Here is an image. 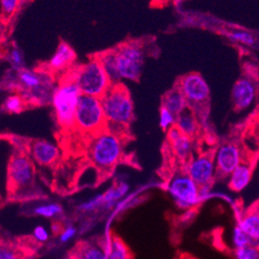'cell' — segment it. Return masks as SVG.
Here are the masks:
<instances>
[{
	"label": "cell",
	"mask_w": 259,
	"mask_h": 259,
	"mask_svg": "<svg viewBox=\"0 0 259 259\" xmlns=\"http://www.w3.org/2000/svg\"><path fill=\"white\" fill-rule=\"evenodd\" d=\"M185 171L199 187H212L216 178L214 156L208 153L192 157L185 165Z\"/></svg>",
	"instance_id": "obj_11"
},
{
	"label": "cell",
	"mask_w": 259,
	"mask_h": 259,
	"mask_svg": "<svg viewBox=\"0 0 259 259\" xmlns=\"http://www.w3.org/2000/svg\"><path fill=\"white\" fill-rule=\"evenodd\" d=\"M167 192L181 210H190L201 202L200 187L185 171L176 172L168 181Z\"/></svg>",
	"instance_id": "obj_8"
},
{
	"label": "cell",
	"mask_w": 259,
	"mask_h": 259,
	"mask_svg": "<svg viewBox=\"0 0 259 259\" xmlns=\"http://www.w3.org/2000/svg\"><path fill=\"white\" fill-rule=\"evenodd\" d=\"M238 225L248 235L253 245L259 246V209L246 212L240 217Z\"/></svg>",
	"instance_id": "obj_18"
},
{
	"label": "cell",
	"mask_w": 259,
	"mask_h": 259,
	"mask_svg": "<svg viewBox=\"0 0 259 259\" xmlns=\"http://www.w3.org/2000/svg\"><path fill=\"white\" fill-rule=\"evenodd\" d=\"M96 56L99 59V61H100L101 65L103 66V68H105L108 76L110 77L112 84L121 83L122 80H121L120 74L118 72L115 49L108 50L106 52H102L101 54H98Z\"/></svg>",
	"instance_id": "obj_21"
},
{
	"label": "cell",
	"mask_w": 259,
	"mask_h": 259,
	"mask_svg": "<svg viewBox=\"0 0 259 259\" xmlns=\"http://www.w3.org/2000/svg\"><path fill=\"white\" fill-rule=\"evenodd\" d=\"M76 234V229L74 226H68L65 229L62 230L60 235V242L61 243H67L70 241Z\"/></svg>",
	"instance_id": "obj_37"
},
{
	"label": "cell",
	"mask_w": 259,
	"mask_h": 259,
	"mask_svg": "<svg viewBox=\"0 0 259 259\" xmlns=\"http://www.w3.org/2000/svg\"><path fill=\"white\" fill-rule=\"evenodd\" d=\"M90 161L100 170L109 171L121 160L123 144L120 136L105 129L94 135L89 146Z\"/></svg>",
	"instance_id": "obj_5"
},
{
	"label": "cell",
	"mask_w": 259,
	"mask_h": 259,
	"mask_svg": "<svg viewBox=\"0 0 259 259\" xmlns=\"http://www.w3.org/2000/svg\"><path fill=\"white\" fill-rule=\"evenodd\" d=\"M129 190V185L123 181L116 184L115 186L111 187L109 190H107L105 193H103V206H106L108 209L113 208L115 203L123 198L126 193Z\"/></svg>",
	"instance_id": "obj_24"
},
{
	"label": "cell",
	"mask_w": 259,
	"mask_h": 259,
	"mask_svg": "<svg viewBox=\"0 0 259 259\" xmlns=\"http://www.w3.org/2000/svg\"><path fill=\"white\" fill-rule=\"evenodd\" d=\"M81 96V90L66 73L58 83L51 105L58 126L64 131L74 127L75 113Z\"/></svg>",
	"instance_id": "obj_4"
},
{
	"label": "cell",
	"mask_w": 259,
	"mask_h": 259,
	"mask_svg": "<svg viewBox=\"0 0 259 259\" xmlns=\"http://www.w3.org/2000/svg\"><path fill=\"white\" fill-rule=\"evenodd\" d=\"M70 259H73V258H72V257H71V258H70Z\"/></svg>",
	"instance_id": "obj_40"
},
{
	"label": "cell",
	"mask_w": 259,
	"mask_h": 259,
	"mask_svg": "<svg viewBox=\"0 0 259 259\" xmlns=\"http://www.w3.org/2000/svg\"><path fill=\"white\" fill-rule=\"evenodd\" d=\"M8 181L15 192L26 191L34 186L35 169L32 160L24 153H16L8 165Z\"/></svg>",
	"instance_id": "obj_9"
},
{
	"label": "cell",
	"mask_w": 259,
	"mask_h": 259,
	"mask_svg": "<svg viewBox=\"0 0 259 259\" xmlns=\"http://www.w3.org/2000/svg\"><path fill=\"white\" fill-rule=\"evenodd\" d=\"M74 127L81 133L93 136L108 128L100 98L82 94L75 113Z\"/></svg>",
	"instance_id": "obj_6"
},
{
	"label": "cell",
	"mask_w": 259,
	"mask_h": 259,
	"mask_svg": "<svg viewBox=\"0 0 259 259\" xmlns=\"http://www.w3.org/2000/svg\"><path fill=\"white\" fill-rule=\"evenodd\" d=\"M183 259H194V258H192V257H190V256H188V257H186V258H183Z\"/></svg>",
	"instance_id": "obj_39"
},
{
	"label": "cell",
	"mask_w": 259,
	"mask_h": 259,
	"mask_svg": "<svg viewBox=\"0 0 259 259\" xmlns=\"http://www.w3.org/2000/svg\"><path fill=\"white\" fill-rule=\"evenodd\" d=\"M27 107L25 99L19 93H11L6 97L3 103V111L7 114L14 115L22 113Z\"/></svg>",
	"instance_id": "obj_25"
},
{
	"label": "cell",
	"mask_w": 259,
	"mask_h": 259,
	"mask_svg": "<svg viewBox=\"0 0 259 259\" xmlns=\"http://www.w3.org/2000/svg\"><path fill=\"white\" fill-rule=\"evenodd\" d=\"M251 244H253L251 239L248 237L246 232L237 224V226L234 228V231H232V245H234L235 249L244 248Z\"/></svg>",
	"instance_id": "obj_30"
},
{
	"label": "cell",
	"mask_w": 259,
	"mask_h": 259,
	"mask_svg": "<svg viewBox=\"0 0 259 259\" xmlns=\"http://www.w3.org/2000/svg\"><path fill=\"white\" fill-rule=\"evenodd\" d=\"M67 74L79 87L82 94L101 98L112 87V82L97 56L72 67Z\"/></svg>",
	"instance_id": "obj_3"
},
{
	"label": "cell",
	"mask_w": 259,
	"mask_h": 259,
	"mask_svg": "<svg viewBox=\"0 0 259 259\" xmlns=\"http://www.w3.org/2000/svg\"><path fill=\"white\" fill-rule=\"evenodd\" d=\"M100 206H103V195L102 194L96 195V196L90 198L89 200L81 203L79 209L82 212H91V211H95V210L99 209Z\"/></svg>",
	"instance_id": "obj_34"
},
{
	"label": "cell",
	"mask_w": 259,
	"mask_h": 259,
	"mask_svg": "<svg viewBox=\"0 0 259 259\" xmlns=\"http://www.w3.org/2000/svg\"><path fill=\"white\" fill-rule=\"evenodd\" d=\"M174 3H176V4H179V3H181V2H183V0H172Z\"/></svg>",
	"instance_id": "obj_38"
},
{
	"label": "cell",
	"mask_w": 259,
	"mask_h": 259,
	"mask_svg": "<svg viewBox=\"0 0 259 259\" xmlns=\"http://www.w3.org/2000/svg\"><path fill=\"white\" fill-rule=\"evenodd\" d=\"M30 156L40 166L54 165L60 158L59 148L49 141L35 140L30 144Z\"/></svg>",
	"instance_id": "obj_13"
},
{
	"label": "cell",
	"mask_w": 259,
	"mask_h": 259,
	"mask_svg": "<svg viewBox=\"0 0 259 259\" xmlns=\"http://www.w3.org/2000/svg\"><path fill=\"white\" fill-rule=\"evenodd\" d=\"M18 93L28 107H45L52 105L57 88L53 72L46 69L24 68L18 72Z\"/></svg>",
	"instance_id": "obj_1"
},
{
	"label": "cell",
	"mask_w": 259,
	"mask_h": 259,
	"mask_svg": "<svg viewBox=\"0 0 259 259\" xmlns=\"http://www.w3.org/2000/svg\"><path fill=\"white\" fill-rule=\"evenodd\" d=\"M117 67L121 80L138 82L145 62V51L139 42L129 41L115 49Z\"/></svg>",
	"instance_id": "obj_7"
},
{
	"label": "cell",
	"mask_w": 259,
	"mask_h": 259,
	"mask_svg": "<svg viewBox=\"0 0 259 259\" xmlns=\"http://www.w3.org/2000/svg\"><path fill=\"white\" fill-rule=\"evenodd\" d=\"M19 3L20 0H0L3 14L7 17L14 15L19 7Z\"/></svg>",
	"instance_id": "obj_35"
},
{
	"label": "cell",
	"mask_w": 259,
	"mask_h": 259,
	"mask_svg": "<svg viewBox=\"0 0 259 259\" xmlns=\"http://www.w3.org/2000/svg\"><path fill=\"white\" fill-rule=\"evenodd\" d=\"M177 87L183 93L191 108L196 109L204 105L210 98L209 84L197 72H190L180 77Z\"/></svg>",
	"instance_id": "obj_10"
},
{
	"label": "cell",
	"mask_w": 259,
	"mask_h": 259,
	"mask_svg": "<svg viewBox=\"0 0 259 259\" xmlns=\"http://www.w3.org/2000/svg\"><path fill=\"white\" fill-rule=\"evenodd\" d=\"M100 99L108 129L119 136L135 119V106L131 92L122 83L113 84Z\"/></svg>",
	"instance_id": "obj_2"
},
{
	"label": "cell",
	"mask_w": 259,
	"mask_h": 259,
	"mask_svg": "<svg viewBox=\"0 0 259 259\" xmlns=\"http://www.w3.org/2000/svg\"><path fill=\"white\" fill-rule=\"evenodd\" d=\"M63 209L62 206L58 203H48V204H40L37 205L36 208L33 209V213L36 216L44 217V218H54L62 214Z\"/></svg>",
	"instance_id": "obj_27"
},
{
	"label": "cell",
	"mask_w": 259,
	"mask_h": 259,
	"mask_svg": "<svg viewBox=\"0 0 259 259\" xmlns=\"http://www.w3.org/2000/svg\"><path fill=\"white\" fill-rule=\"evenodd\" d=\"M75 60L76 54L74 50L66 41H60L56 48L55 53L52 55L47 63V69L51 72L71 69Z\"/></svg>",
	"instance_id": "obj_14"
},
{
	"label": "cell",
	"mask_w": 259,
	"mask_h": 259,
	"mask_svg": "<svg viewBox=\"0 0 259 259\" xmlns=\"http://www.w3.org/2000/svg\"><path fill=\"white\" fill-rule=\"evenodd\" d=\"M177 123V116L171 113L168 109L161 106L159 111V126L162 131L167 132L169 128L176 126Z\"/></svg>",
	"instance_id": "obj_29"
},
{
	"label": "cell",
	"mask_w": 259,
	"mask_h": 259,
	"mask_svg": "<svg viewBox=\"0 0 259 259\" xmlns=\"http://www.w3.org/2000/svg\"><path fill=\"white\" fill-rule=\"evenodd\" d=\"M227 36L231 40L246 45V46H252L255 41V38L253 37L252 34H250L249 32H246V31H242V30L231 31L227 34Z\"/></svg>",
	"instance_id": "obj_33"
},
{
	"label": "cell",
	"mask_w": 259,
	"mask_h": 259,
	"mask_svg": "<svg viewBox=\"0 0 259 259\" xmlns=\"http://www.w3.org/2000/svg\"><path fill=\"white\" fill-rule=\"evenodd\" d=\"M169 144L175 156L181 161L188 162L192 158L193 141L191 138L182 135L179 139Z\"/></svg>",
	"instance_id": "obj_22"
},
{
	"label": "cell",
	"mask_w": 259,
	"mask_h": 259,
	"mask_svg": "<svg viewBox=\"0 0 259 259\" xmlns=\"http://www.w3.org/2000/svg\"><path fill=\"white\" fill-rule=\"evenodd\" d=\"M106 246L108 259H133L131 250L117 236L110 237L106 242Z\"/></svg>",
	"instance_id": "obj_23"
},
{
	"label": "cell",
	"mask_w": 259,
	"mask_h": 259,
	"mask_svg": "<svg viewBox=\"0 0 259 259\" xmlns=\"http://www.w3.org/2000/svg\"><path fill=\"white\" fill-rule=\"evenodd\" d=\"M235 259H259V246L248 245L244 248L235 249Z\"/></svg>",
	"instance_id": "obj_31"
},
{
	"label": "cell",
	"mask_w": 259,
	"mask_h": 259,
	"mask_svg": "<svg viewBox=\"0 0 259 259\" xmlns=\"http://www.w3.org/2000/svg\"><path fill=\"white\" fill-rule=\"evenodd\" d=\"M22 251L10 244H3L0 249V259H23Z\"/></svg>",
	"instance_id": "obj_32"
},
{
	"label": "cell",
	"mask_w": 259,
	"mask_h": 259,
	"mask_svg": "<svg viewBox=\"0 0 259 259\" xmlns=\"http://www.w3.org/2000/svg\"><path fill=\"white\" fill-rule=\"evenodd\" d=\"M2 88H3V90H6L10 94L18 93L19 83H18V72L17 71L10 68L6 72V74L3 76Z\"/></svg>",
	"instance_id": "obj_28"
},
{
	"label": "cell",
	"mask_w": 259,
	"mask_h": 259,
	"mask_svg": "<svg viewBox=\"0 0 259 259\" xmlns=\"http://www.w3.org/2000/svg\"><path fill=\"white\" fill-rule=\"evenodd\" d=\"M6 59L7 62L10 65V68L19 72L26 68L25 66V56L23 51L17 46V45H12L6 54Z\"/></svg>",
	"instance_id": "obj_26"
},
{
	"label": "cell",
	"mask_w": 259,
	"mask_h": 259,
	"mask_svg": "<svg viewBox=\"0 0 259 259\" xmlns=\"http://www.w3.org/2000/svg\"><path fill=\"white\" fill-rule=\"evenodd\" d=\"M216 165V177H229L242 163V152L240 148L232 143L221 145L214 155Z\"/></svg>",
	"instance_id": "obj_12"
},
{
	"label": "cell",
	"mask_w": 259,
	"mask_h": 259,
	"mask_svg": "<svg viewBox=\"0 0 259 259\" xmlns=\"http://www.w3.org/2000/svg\"><path fill=\"white\" fill-rule=\"evenodd\" d=\"M252 166L248 163L242 162L230 174L228 179V187L234 192L243 191L249 185L252 179Z\"/></svg>",
	"instance_id": "obj_17"
},
{
	"label": "cell",
	"mask_w": 259,
	"mask_h": 259,
	"mask_svg": "<svg viewBox=\"0 0 259 259\" xmlns=\"http://www.w3.org/2000/svg\"><path fill=\"white\" fill-rule=\"evenodd\" d=\"M176 126L184 136H187L191 139H193L199 131V123L196 116L194 115L193 111L188 109L177 117Z\"/></svg>",
	"instance_id": "obj_20"
},
{
	"label": "cell",
	"mask_w": 259,
	"mask_h": 259,
	"mask_svg": "<svg viewBox=\"0 0 259 259\" xmlns=\"http://www.w3.org/2000/svg\"><path fill=\"white\" fill-rule=\"evenodd\" d=\"M49 232L48 230L41 226V225H38L34 228L33 230V238L36 242L38 243H46L48 240H49Z\"/></svg>",
	"instance_id": "obj_36"
},
{
	"label": "cell",
	"mask_w": 259,
	"mask_h": 259,
	"mask_svg": "<svg viewBox=\"0 0 259 259\" xmlns=\"http://www.w3.org/2000/svg\"><path fill=\"white\" fill-rule=\"evenodd\" d=\"M255 98V86L248 77H241L232 87L231 99L238 111L248 109Z\"/></svg>",
	"instance_id": "obj_15"
},
{
	"label": "cell",
	"mask_w": 259,
	"mask_h": 259,
	"mask_svg": "<svg viewBox=\"0 0 259 259\" xmlns=\"http://www.w3.org/2000/svg\"><path fill=\"white\" fill-rule=\"evenodd\" d=\"M71 257L73 259H108L106 243L83 242L75 247Z\"/></svg>",
	"instance_id": "obj_16"
},
{
	"label": "cell",
	"mask_w": 259,
	"mask_h": 259,
	"mask_svg": "<svg viewBox=\"0 0 259 259\" xmlns=\"http://www.w3.org/2000/svg\"><path fill=\"white\" fill-rule=\"evenodd\" d=\"M161 106L168 109L178 117L180 114H182L185 110L188 109V102L183 93L176 86L164 94L162 97Z\"/></svg>",
	"instance_id": "obj_19"
}]
</instances>
